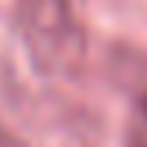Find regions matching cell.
Here are the masks:
<instances>
[{"label":"cell","instance_id":"obj_3","mask_svg":"<svg viewBox=\"0 0 147 147\" xmlns=\"http://www.w3.org/2000/svg\"><path fill=\"white\" fill-rule=\"evenodd\" d=\"M0 147H25V144H22V140H18V136H14L7 126H0Z\"/></svg>","mask_w":147,"mask_h":147},{"label":"cell","instance_id":"obj_1","mask_svg":"<svg viewBox=\"0 0 147 147\" xmlns=\"http://www.w3.org/2000/svg\"><path fill=\"white\" fill-rule=\"evenodd\" d=\"M18 32L47 76H76L86 61V29L72 0H14Z\"/></svg>","mask_w":147,"mask_h":147},{"label":"cell","instance_id":"obj_2","mask_svg":"<svg viewBox=\"0 0 147 147\" xmlns=\"http://www.w3.org/2000/svg\"><path fill=\"white\" fill-rule=\"evenodd\" d=\"M133 86V104H129L126 122V147H147V61L136 57V76L129 79Z\"/></svg>","mask_w":147,"mask_h":147}]
</instances>
